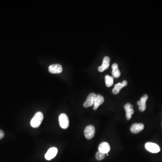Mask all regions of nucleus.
<instances>
[{"mask_svg":"<svg viewBox=\"0 0 162 162\" xmlns=\"http://www.w3.org/2000/svg\"><path fill=\"white\" fill-rule=\"evenodd\" d=\"M59 121L60 127L63 129H67L69 126V118L65 113H61L59 117Z\"/></svg>","mask_w":162,"mask_h":162,"instance_id":"obj_2","label":"nucleus"},{"mask_svg":"<svg viewBox=\"0 0 162 162\" xmlns=\"http://www.w3.org/2000/svg\"><path fill=\"white\" fill-rule=\"evenodd\" d=\"M95 134V128L93 126H87L86 127L84 130V135L87 139H92L94 137Z\"/></svg>","mask_w":162,"mask_h":162,"instance_id":"obj_4","label":"nucleus"},{"mask_svg":"<svg viewBox=\"0 0 162 162\" xmlns=\"http://www.w3.org/2000/svg\"><path fill=\"white\" fill-rule=\"evenodd\" d=\"M96 96V95L94 93H91L88 95L86 100L84 103L83 106L85 108H88L93 106Z\"/></svg>","mask_w":162,"mask_h":162,"instance_id":"obj_5","label":"nucleus"},{"mask_svg":"<svg viewBox=\"0 0 162 162\" xmlns=\"http://www.w3.org/2000/svg\"><path fill=\"white\" fill-rule=\"evenodd\" d=\"M99 151L102 153L108 154L110 150V147L107 142H103L100 143L99 146Z\"/></svg>","mask_w":162,"mask_h":162,"instance_id":"obj_13","label":"nucleus"},{"mask_svg":"<svg viewBox=\"0 0 162 162\" xmlns=\"http://www.w3.org/2000/svg\"><path fill=\"white\" fill-rule=\"evenodd\" d=\"M145 148L147 150L152 153H157L160 151V147L157 144L152 142H147L145 144Z\"/></svg>","mask_w":162,"mask_h":162,"instance_id":"obj_3","label":"nucleus"},{"mask_svg":"<svg viewBox=\"0 0 162 162\" xmlns=\"http://www.w3.org/2000/svg\"><path fill=\"white\" fill-rule=\"evenodd\" d=\"M127 81L124 80L122 83H118L114 85V87L112 90L113 93L114 94H118L120 93L121 89L123 87H125L127 85Z\"/></svg>","mask_w":162,"mask_h":162,"instance_id":"obj_12","label":"nucleus"},{"mask_svg":"<svg viewBox=\"0 0 162 162\" xmlns=\"http://www.w3.org/2000/svg\"><path fill=\"white\" fill-rule=\"evenodd\" d=\"M148 98V96L147 95H144L142 97L140 98V100L138 101L137 105L139 106L140 110L141 112H144L146 110V102Z\"/></svg>","mask_w":162,"mask_h":162,"instance_id":"obj_7","label":"nucleus"},{"mask_svg":"<svg viewBox=\"0 0 162 162\" xmlns=\"http://www.w3.org/2000/svg\"><path fill=\"white\" fill-rule=\"evenodd\" d=\"M105 154L102 153L98 151L96 153V158L98 160H101L105 158Z\"/></svg>","mask_w":162,"mask_h":162,"instance_id":"obj_17","label":"nucleus"},{"mask_svg":"<svg viewBox=\"0 0 162 162\" xmlns=\"http://www.w3.org/2000/svg\"><path fill=\"white\" fill-rule=\"evenodd\" d=\"M49 71L52 73H59L63 70L62 66L59 64H56L50 66L48 68Z\"/></svg>","mask_w":162,"mask_h":162,"instance_id":"obj_11","label":"nucleus"},{"mask_svg":"<svg viewBox=\"0 0 162 162\" xmlns=\"http://www.w3.org/2000/svg\"><path fill=\"white\" fill-rule=\"evenodd\" d=\"M144 128V125L143 124L136 123L131 126L130 130L133 133L137 134L142 131Z\"/></svg>","mask_w":162,"mask_h":162,"instance_id":"obj_10","label":"nucleus"},{"mask_svg":"<svg viewBox=\"0 0 162 162\" xmlns=\"http://www.w3.org/2000/svg\"><path fill=\"white\" fill-rule=\"evenodd\" d=\"M105 100L104 97L100 94L96 95L95 97L94 103L93 110H96L99 107L104 103Z\"/></svg>","mask_w":162,"mask_h":162,"instance_id":"obj_9","label":"nucleus"},{"mask_svg":"<svg viewBox=\"0 0 162 162\" xmlns=\"http://www.w3.org/2000/svg\"><path fill=\"white\" fill-rule=\"evenodd\" d=\"M43 120V114L41 112H38L35 113L30 122V124L32 127L37 128L40 126Z\"/></svg>","mask_w":162,"mask_h":162,"instance_id":"obj_1","label":"nucleus"},{"mask_svg":"<svg viewBox=\"0 0 162 162\" xmlns=\"http://www.w3.org/2000/svg\"><path fill=\"white\" fill-rule=\"evenodd\" d=\"M110 58L108 56H105L103 60L102 65L99 67L98 70L100 72L104 71L107 69L110 66Z\"/></svg>","mask_w":162,"mask_h":162,"instance_id":"obj_14","label":"nucleus"},{"mask_svg":"<svg viewBox=\"0 0 162 162\" xmlns=\"http://www.w3.org/2000/svg\"><path fill=\"white\" fill-rule=\"evenodd\" d=\"M4 133L2 130H0V140L2 139L4 137Z\"/></svg>","mask_w":162,"mask_h":162,"instance_id":"obj_18","label":"nucleus"},{"mask_svg":"<svg viewBox=\"0 0 162 162\" xmlns=\"http://www.w3.org/2000/svg\"><path fill=\"white\" fill-rule=\"evenodd\" d=\"M58 153L57 149L56 147H52L49 149L45 155V159L47 160H50L56 157Z\"/></svg>","mask_w":162,"mask_h":162,"instance_id":"obj_6","label":"nucleus"},{"mask_svg":"<svg viewBox=\"0 0 162 162\" xmlns=\"http://www.w3.org/2000/svg\"><path fill=\"white\" fill-rule=\"evenodd\" d=\"M133 105L130 103H127L125 105L124 109L126 112V118L127 120H130L132 118V116L134 113V110L133 109Z\"/></svg>","mask_w":162,"mask_h":162,"instance_id":"obj_8","label":"nucleus"},{"mask_svg":"<svg viewBox=\"0 0 162 162\" xmlns=\"http://www.w3.org/2000/svg\"><path fill=\"white\" fill-rule=\"evenodd\" d=\"M113 69L112 75L114 78H118L120 77L121 75L120 71L118 68V65L116 63H114L112 66Z\"/></svg>","mask_w":162,"mask_h":162,"instance_id":"obj_15","label":"nucleus"},{"mask_svg":"<svg viewBox=\"0 0 162 162\" xmlns=\"http://www.w3.org/2000/svg\"><path fill=\"white\" fill-rule=\"evenodd\" d=\"M105 81L106 86L108 87H110L113 85V78L108 75H106L105 76Z\"/></svg>","mask_w":162,"mask_h":162,"instance_id":"obj_16","label":"nucleus"}]
</instances>
